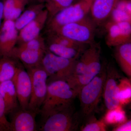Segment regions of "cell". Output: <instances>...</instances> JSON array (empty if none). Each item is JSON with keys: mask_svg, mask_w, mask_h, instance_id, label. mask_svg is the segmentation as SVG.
<instances>
[{"mask_svg": "<svg viewBox=\"0 0 131 131\" xmlns=\"http://www.w3.org/2000/svg\"><path fill=\"white\" fill-rule=\"evenodd\" d=\"M77 95L65 81L56 80L48 83L47 94L40 112L43 119L70 106Z\"/></svg>", "mask_w": 131, "mask_h": 131, "instance_id": "cell-1", "label": "cell"}, {"mask_svg": "<svg viewBox=\"0 0 131 131\" xmlns=\"http://www.w3.org/2000/svg\"><path fill=\"white\" fill-rule=\"evenodd\" d=\"M106 75V66L102 65L100 73L83 87L79 92L78 95L83 117L86 118L91 116L98 105L103 93Z\"/></svg>", "mask_w": 131, "mask_h": 131, "instance_id": "cell-2", "label": "cell"}, {"mask_svg": "<svg viewBox=\"0 0 131 131\" xmlns=\"http://www.w3.org/2000/svg\"><path fill=\"white\" fill-rule=\"evenodd\" d=\"M47 50L45 38L40 35L15 46L12 57L20 61L27 69L40 65Z\"/></svg>", "mask_w": 131, "mask_h": 131, "instance_id": "cell-3", "label": "cell"}, {"mask_svg": "<svg viewBox=\"0 0 131 131\" xmlns=\"http://www.w3.org/2000/svg\"><path fill=\"white\" fill-rule=\"evenodd\" d=\"M77 59L61 57L47 50L40 65L48 75V83L56 80L66 81L73 74Z\"/></svg>", "mask_w": 131, "mask_h": 131, "instance_id": "cell-4", "label": "cell"}, {"mask_svg": "<svg viewBox=\"0 0 131 131\" xmlns=\"http://www.w3.org/2000/svg\"><path fill=\"white\" fill-rule=\"evenodd\" d=\"M96 27L92 19L86 16L79 21L47 32L55 33L78 43L89 45L95 42Z\"/></svg>", "mask_w": 131, "mask_h": 131, "instance_id": "cell-5", "label": "cell"}, {"mask_svg": "<svg viewBox=\"0 0 131 131\" xmlns=\"http://www.w3.org/2000/svg\"><path fill=\"white\" fill-rule=\"evenodd\" d=\"M91 6L84 0H80L62 9L47 20L45 27V32L52 31L84 18L89 13Z\"/></svg>", "mask_w": 131, "mask_h": 131, "instance_id": "cell-6", "label": "cell"}, {"mask_svg": "<svg viewBox=\"0 0 131 131\" xmlns=\"http://www.w3.org/2000/svg\"><path fill=\"white\" fill-rule=\"evenodd\" d=\"M31 82V94L28 109L38 114L47 93L48 76L46 71L39 65L27 69Z\"/></svg>", "mask_w": 131, "mask_h": 131, "instance_id": "cell-7", "label": "cell"}, {"mask_svg": "<svg viewBox=\"0 0 131 131\" xmlns=\"http://www.w3.org/2000/svg\"><path fill=\"white\" fill-rule=\"evenodd\" d=\"M44 120L41 131H72L77 130L80 118L71 105L52 114Z\"/></svg>", "mask_w": 131, "mask_h": 131, "instance_id": "cell-8", "label": "cell"}, {"mask_svg": "<svg viewBox=\"0 0 131 131\" xmlns=\"http://www.w3.org/2000/svg\"><path fill=\"white\" fill-rule=\"evenodd\" d=\"M105 41L108 47H114L131 42V23L128 21L105 22Z\"/></svg>", "mask_w": 131, "mask_h": 131, "instance_id": "cell-9", "label": "cell"}, {"mask_svg": "<svg viewBox=\"0 0 131 131\" xmlns=\"http://www.w3.org/2000/svg\"><path fill=\"white\" fill-rule=\"evenodd\" d=\"M106 70L103 93L105 105L109 110L115 108L120 105L118 97V80L120 77L117 69L112 64L106 66Z\"/></svg>", "mask_w": 131, "mask_h": 131, "instance_id": "cell-10", "label": "cell"}, {"mask_svg": "<svg viewBox=\"0 0 131 131\" xmlns=\"http://www.w3.org/2000/svg\"><path fill=\"white\" fill-rule=\"evenodd\" d=\"M12 80L16 89L20 107L23 109H28L32 88L31 78L29 73L19 64Z\"/></svg>", "mask_w": 131, "mask_h": 131, "instance_id": "cell-11", "label": "cell"}, {"mask_svg": "<svg viewBox=\"0 0 131 131\" xmlns=\"http://www.w3.org/2000/svg\"><path fill=\"white\" fill-rule=\"evenodd\" d=\"M18 32L14 21L3 20L0 29V58L12 57L13 52L17 45Z\"/></svg>", "mask_w": 131, "mask_h": 131, "instance_id": "cell-12", "label": "cell"}, {"mask_svg": "<svg viewBox=\"0 0 131 131\" xmlns=\"http://www.w3.org/2000/svg\"><path fill=\"white\" fill-rule=\"evenodd\" d=\"M11 131H37L35 117L37 113L19 107L11 113Z\"/></svg>", "mask_w": 131, "mask_h": 131, "instance_id": "cell-13", "label": "cell"}, {"mask_svg": "<svg viewBox=\"0 0 131 131\" xmlns=\"http://www.w3.org/2000/svg\"><path fill=\"white\" fill-rule=\"evenodd\" d=\"M48 17V13L45 8L32 21L19 31L17 44L27 42L37 37L45 28Z\"/></svg>", "mask_w": 131, "mask_h": 131, "instance_id": "cell-14", "label": "cell"}, {"mask_svg": "<svg viewBox=\"0 0 131 131\" xmlns=\"http://www.w3.org/2000/svg\"><path fill=\"white\" fill-rule=\"evenodd\" d=\"M120 0H94L90 7L91 18L96 25L103 24Z\"/></svg>", "mask_w": 131, "mask_h": 131, "instance_id": "cell-15", "label": "cell"}, {"mask_svg": "<svg viewBox=\"0 0 131 131\" xmlns=\"http://www.w3.org/2000/svg\"><path fill=\"white\" fill-rule=\"evenodd\" d=\"M0 94L5 103L6 114L11 113L19 107L16 89L12 80L0 83Z\"/></svg>", "mask_w": 131, "mask_h": 131, "instance_id": "cell-16", "label": "cell"}, {"mask_svg": "<svg viewBox=\"0 0 131 131\" xmlns=\"http://www.w3.org/2000/svg\"><path fill=\"white\" fill-rule=\"evenodd\" d=\"M114 57L122 70L131 77V42L115 47Z\"/></svg>", "mask_w": 131, "mask_h": 131, "instance_id": "cell-17", "label": "cell"}, {"mask_svg": "<svg viewBox=\"0 0 131 131\" xmlns=\"http://www.w3.org/2000/svg\"><path fill=\"white\" fill-rule=\"evenodd\" d=\"M45 8V3H33L25 9L20 16L14 21L15 27L19 31L29 24Z\"/></svg>", "mask_w": 131, "mask_h": 131, "instance_id": "cell-18", "label": "cell"}, {"mask_svg": "<svg viewBox=\"0 0 131 131\" xmlns=\"http://www.w3.org/2000/svg\"><path fill=\"white\" fill-rule=\"evenodd\" d=\"M30 3V0H4V19L15 21Z\"/></svg>", "mask_w": 131, "mask_h": 131, "instance_id": "cell-19", "label": "cell"}, {"mask_svg": "<svg viewBox=\"0 0 131 131\" xmlns=\"http://www.w3.org/2000/svg\"><path fill=\"white\" fill-rule=\"evenodd\" d=\"M19 64L18 59L14 58H0V83L12 80Z\"/></svg>", "mask_w": 131, "mask_h": 131, "instance_id": "cell-20", "label": "cell"}, {"mask_svg": "<svg viewBox=\"0 0 131 131\" xmlns=\"http://www.w3.org/2000/svg\"><path fill=\"white\" fill-rule=\"evenodd\" d=\"M46 43L47 49L49 51L58 56L69 59H78L84 50L66 47L56 43Z\"/></svg>", "mask_w": 131, "mask_h": 131, "instance_id": "cell-21", "label": "cell"}, {"mask_svg": "<svg viewBox=\"0 0 131 131\" xmlns=\"http://www.w3.org/2000/svg\"><path fill=\"white\" fill-rule=\"evenodd\" d=\"M46 38L45 39L46 42L56 43L58 44L71 47L81 50L84 51L86 46L89 45L84 44L70 39L68 38L53 32H46Z\"/></svg>", "mask_w": 131, "mask_h": 131, "instance_id": "cell-22", "label": "cell"}, {"mask_svg": "<svg viewBox=\"0 0 131 131\" xmlns=\"http://www.w3.org/2000/svg\"><path fill=\"white\" fill-rule=\"evenodd\" d=\"M103 119L106 125H118L127 121L125 113L120 105L114 109L108 110Z\"/></svg>", "mask_w": 131, "mask_h": 131, "instance_id": "cell-23", "label": "cell"}, {"mask_svg": "<svg viewBox=\"0 0 131 131\" xmlns=\"http://www.w3.org/2000/svg\"><path fill=\"white\" fill-rule=\"evenodd\" d=\"M118 97L120 105L130 102L131 83L130 80L127 78L119 80L118 84Z\"/></svg>", "mask_w": 131, "mask_h": 131, "instance_id": "cell-24", "label": "cell"}, {"mask_svg": "<svg viewBox=\"0 0 131 131\" xmlns=\"http://www.w3.org/2000/svg\"><path fill=\"white\" fill-rule=\"evenodd\" d=\"M75 0H46L45 8L48 12L49 19L62 9L74 4Z\"/></svg>", "mask_w": 131, "mask_h": 131, "instance_id": "cell-25", "label": "cell"}, {"mask_svg": "<svg viewBox=\"0 0 131 131\" xmlns=\"http://www.w3.org/2000/svg\"><path fill=\"white\" fill-rule=\"evenodd\" d=\"M81 129L82 131H106V124L103 119L99 120L93 118L82 126Z\"/></svg>", "mask_w": 131, "mask_h": 131, "instance_id": "cell-26", "label": "cell"}, {"mask_svg": "<svg viewBox=\"0 0 131 131\" xmlns=\"http://www.w3.org/2000/svg\"><path fill=\"white\" fill-rule=\"evenodd\" d=\"M111 21L115 22L128 21L131 23V15L127 12L119 8L115 7L110 16Z\"/></svg>", "mask_w": 131, "mask_h": 131, "instance_id": "cell-27", "label": "cell"}, {"mask_svg": "<svg viewBox=\"0 0 131 131\" xmlns=\"http://www.w3.org/2000/svg\"><path fill=\"white\" fill-rule=\"evenodd\" d=\"M4 101L0 94V128L2 131H11L10 122L6 117Z\"/></svg>", "mask_w": 131, "mask_h": 131, "instance_id": "cell-28", "label": "cell"}, {"mask_svg": "<svg viewBox=\"0 0 131 131\" xmlns=\"http://www.w3.org/2000/svg\"><path fill=\"white\" fill-rule=\"evenodd\" d=\"M131 130V120L118 124L113 130L114 131H130Z\"/></svg>", "mask_w": 131, "mask_h": 131, "instance_id": "cell-29", "label": "cell"}, {"mask_svg": "<svg viewBox=\"0 0 131 131\" xmlns=\"http://www.w3.org/2000/svg\"><path fill=\"white\" fill-rule=\"evenodd\" d=\"M4 0H0V29L4 19Z\"/></svg>", "mask_w": 131, "mask_h": 131, "instance_id": "cell-30", "label": "cell"}, {"mask_svg": "<svg viewBox=\"0 0 131 131\" xmlns=\"http://www.w3.org/2000/svg\"><path fill=\"white\" fill-rule=\"evenodd\" d=\"M84 1H86V2L88 3H89L91 5L94 0H84Z\"/></svg>", "mask_w": 131, "mask_h": 131, "instance_id": "cell-31", "label": "cell"}, {"mask_svg": "<svg viewBox=\"0 0 131 131\" xmlns=\"http://www.w3.org/2000/svg\"><path fill=\"white\" fill-rule=\"evenodd\" d=\"M46 0H37L38 3H45Z\"/></svg>", "mask_w": 131, "mask_h": 131, "instance_id": "cell-32", "label": "cell"}, {"mask_svg": "<svg viewBox=\"0 0 131 131\" xmlns=\"http://www.w3.org/2000/svg\"><path fill=\"white\" fill-rule=\"evenodd\" d=\"M36 2H37V0H30V3H34Z\"/></svg>", "mask_w": 131, "mask_h": 131, "instance_id": "cell-33", "label": "cell"}, {"mask_svg": "<svg viewBox=\"0 0 131 131\" xmlns=\"http://www.w3.org/2000/svg\"><path fill=\"white\" fill-rule=\"evenodd\" d=\"M0 131H2L1 129V128H0Z\"/></svg>", "mask_w": 131, "mask_h": 131, "instance_id": "cell-34", "label": "cell"}]
</instances>
